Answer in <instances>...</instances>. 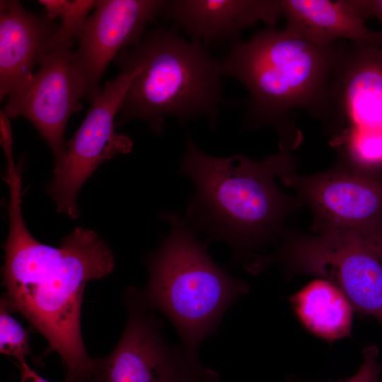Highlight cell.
Instances as JSON below:
<instances>
[{
	"instance_id": "cell-1",
	"label": "cell",
	"mask_w": 382,
	"mask_h": 382,
	"mask_svg": "<svg viewBox=\"0 0 382 382\" xmlns=\"http://www.w3.org/2000/svg\"><path fill=\"white\" fill-rule=\"evenodd\" d=\"M22 194L9 195V230L3 244L4 295L61 357L65 382H91L94 359L86 352L81 330L83 291L89 281L115 267L110 248L94 231L76 228L59 246L45 245L24 222Z\"/></svg>"
},
{
	"instance_id": "cell-2",
	"label": "cell",
	"mask_w": 382,
	"mask_h": 382,
	"mask_svg": "<svg viewBox=\"0 0 382 382\" xmlns=\"http://www.w3.org/2000/svg\"><path fill=\"white\" fill-rule=\"evenodd\" d=\"M290 151L261 161L244 155L216 157L205 154L188 138L180 173L192 182L187 221L207 241H222L236 256L282 239L284 222L303 206L283 192L276 179L295 171Z\"/></svg>"
},
{
	"instance_id": "cell-3",
	"label": "cell",
	"mask_w": 382,
	"mask_h": 382,
	"mask_svg": "<svg viewBox=\"0 0 382 382\" xmlns=\"http://www.w3.org/2000/svg\"><path fill=\"white\" fill-rule=\"evenodd\" d=\"M342 43H313L288 30L272 28L246 42H233L220 60L223 75L247 89L246 124L273 127L280 149L292 151L303 137L290 111L301 109L324 123L330 109L331 83Z\"/></svg>"
},
{
	"instance_id": "cell-4",
	"label": "cell",
	"mask_w": 382,
	"mask_h": 382,
	"mask_svg": "<svg viewBox=\"0 0 382 382\" xmlns=\"http://www.w3.org/2000/svg\"><path fill=\"white\" fill-rule=\"evenodd\" d=\"M122 69L139 66L120 109L118 125L146 120L161 133L165 117L185 122L206 117L214 127L222 100L220 60L197 41H187L173 29L157 28L120 52Z\"/></svg>"
},
{
	"instance_id": "cell-5",
	"label": "cell",
	"mask_w": 382,
	"mask_h": 382,
	"mask_svg": "<svg viewBox=\"0 0 382 382\" xmlns=\"http://www.w3.org/2000/svg\"><path fill=\"white\" fill-rule=\"evenodd\" d=\"M163 219L169 222L170 233L147 258L149 278L141 295L173 324L184 348L197 354L228 307L249 286L212 259L209 243L198 239L187 219L173 212Z\"/></svg>"
},
{
	"instance_id": "cell-6",
	"label": "cell",
	"mask_w": 382,
	"mask_h": 382,
	"mask_svg": "<svg viewBox=\"0 0 382 382\" xmlns=\"http://www.w3.org/2000/svg\"><path fill=\"white\" fill-rule=\"evenodd\" d=\"M277 257L293 273L317 276L335 285L354 310L382 326V228L303 235L286 231Z\"/></svg>"
},
{
	"instance_id": "cell-7",
	"label": "cell",
	"mask_w": 382,
	"mask_h": 382,
	"mask_svg": "<svg viewBox=\"0 0 382 382\" xmlns=\"http://www.w3.org/2000/svg\"><path fill=\"white\" fill-rule=\"evenodd\" d=\"M124 332L107 356L94 359L91 382H222L198 354L164 337L163 322L144 301L141 289H126Z\"/></svg>"
},
{
	"instance_id": "cell-8",
	"label": "cell",
	"mask_w": 382,
	"mask_h": 382,
	"mask_svg": "<svg viewBox=\"0 0 382 382\" xmlns=\"http://www.w3.org/2000/svg\"><path fill=\"white\" fill-rule=\"evenodd\" d=\"M310 207L315 233L382 228V172L359 168L340 156L330 168L280 178Z\"/></svg>"
},
{
	"instance_id": "cell-9",
	"label": "cell",
	"mask_w": 382,
	"mask_h": 382,
	"mask_svg": "<svg viewBox=\"0 0 382 382\" xmlns=\"http://www.w3.org/2000/svg\"><path fill=\"white\" fill-rule=\"evenodd\" d=\"M140 71L139 66L122 69L114 79L107 81L83 122L67 141L64 161L54 171L47 188L59 212L76 219L79 214L76 197L85 181L103 162L132 150L131 139L116 132L115 117L132 79Z\"/></svg>"
},
{
	"instance_id": "cell-10",
	"label": "cell",
	"mask_w": 382,
	"mask_h": 382,
	"mask_svg": "<svg viewBox=\"0 0 382 382\" xmlns=\"http://www.w3.org/2000/svg\"><path fill=\"white\" fill-rule=\"evenodd\" d=\"M167 1L99 0L81 27L72 51V64L84 96L93 101L102 92L100 81L109 62L138 43L146 26L163 15Z\"/></svg>"
},
{
	"instance_id": "cell-11",
	"label": "cell",
	"mask_w": 382,
	"mask_h": 382,
	"mask_svg": "<svg viewBox=\"0 0 382 382\" xmlns=\"http://www.w3.org/2000/svg\"><path fill=\"white\" fill-rule=\"evenodd\" d=\"M72 45L49 51L38 71L8 97L3 112L8 118L28 119L47 142L54 158V171L65 159L64 132L70 115L81 108L84 96L72 64Z\"/></svg>"
},
{
	"instance_id": "cell-12",
	"label": "cell",
	"mask_w": 382,
	"mask_h": 382,
	"mask_svg": "<svg viewBox=\"0 0 382 382\" xmlns=\"http://www.w3.org/2000/svg\"><path fill=\"white\" fill-rule=\"evenodd\" d=\"M343 44L331 83L326 125L339 132L382 129V48Z\"/></svg>"
},
{
	"instance_id": "cell-13",
	"label": "cell",
	"mask_w": 382,
	"mask_h": 382,
	"mask_svg": "<svg viewBox=\"0 0 382 382\" xmlns=\"http://www.w3.org/2000/svg\"><path fill=\"white\" fill-rule=\"evenodd\" d=\"M282 15L279 0L167 1L163 16L205 47L233 40L262 21L274 25Z\"/></svg>"
},
{
	"instance_id": "cell-14",
	"label": "cell",
	"mask_w": 382,
	"mask_h": 382,
	"mask_svg": "<svg viewBox=\"0 0 382 382\" xmlns=\"http://www.w3.org/2000/svg\"><path fill=\"white\" fill-rule=\"evenodd\" d=\"M59 26L25 10L18 1H0V98L20 89L49 52Z\"/></svg>"
},
{
	"instance_id": "cell-15",
	"label": "cell",
	"mask_w": 382,
	"mask_h": 382,
	"mask_svg": "<svg viewBox=\"0 0 382 382\" xmlns=\"http://www.w3.org/2000/svg\"><path fill=\"white\" fill-rule=\"evenodd\" d=\"M286 29L318 45L338 40L382 48L379 32L370 30L352 0H279Z\"/></svg>"
},
{
	"instance_id": "cell-16",
	"label": "cell",
	"mask_w": 382,
	"mask_h": 382,
	"mask_svg": "<svg viewBox=\"0 0 382 382\" xmlns=\"http://www.w3.org/2000/svg\"><path fill=\"white\" fill-rule=\"evenodd\" d=\"M301 323L318 337L333 341L349 335L354 308L333 284L316 279L290 298Z\"/></svg>"
},
{
	"instance_id": "cell-17",
	"label": "cell",
	"mask_w": 382,
	"mask_h": 382,
	"mask_svg": "<svg viewBox=\"0 0 382 382\" xmlns=\"http://www.w3.org/2000/svg\"><path fill=\"white\" fill-rule=\"evenodd\" d=\"M343 148L340 156L359 168L380 170L382 166V129H352L336 139Z\"/></svg>"
},
{
	"instance_id": "cell-18",
	"label": "cell",
	"mask_w": 382,
	"mask_h": 382,
	"mask_svg": "<svg viewBox=\"0 0 382 382\" xmlns=\"http://www.w3.org/2000/svg\"><path fill=\"white\" fill-rule=\"evenodd\" d=\"M12 312L3 294L0 300V352L18 363L25 360L31 351L28 334Z\"/></svg>"
},
{
	"instance_id": "cell-19",
	"label": "cell",
	"mask_w": 382,
	"mask_h": 382,
	"mask_svg": "<svg viewBox=\"0 0 382 382\" xmlns=\"http://www.w3.org/2000/svg\"><path fill=\"white\" fill-rule=\"evenodd\" d=\"M96 1L74 0L69 3L60 18L62 24L56 31L50 43L49 51L60 47L74 45L77 35L87 19L91 9Z\"/></svg>"
},
{
	"instance_id": "cell-20",
	"label": "cell",
	"mask_w": 382,
	"mask_h": 382,
	"mask_svg": "<svg viewBox=\"0 0 382 382\" xmlns=\"http://www.w3.org/2000/svg\"><path fill=\"white\" fill-rule=\"evenodd\" d=\"M379 350L376 345H371L363 351V363L358 371L342 382H382L380 379L381 365L378 361Z\"/></svg>"
},
{
	"instance_id": "cell-21",
	"label": "cell",
	"mask_w": 382,
	"mask_h": 382,
	"mask_svg": "<svg viewBox=\"0 0 382 382\" xmlns=\"http://www.w3.org/2000/svg\"><path fill=\"white\" fill-rule=\"evenodd\" d=\"M354 4L365 21L371 16H375L382 24V0H354ZM380 33L382 37V30Z\"/></svg>"
},
{
	"instance_id": "cell-22",
	"label": "cell",
	"mask_w": 382,
	"mask_h": 382,
	"mask_svg": "<svg viewBox=\"0 0 382 382\" xmlns=\"http://www.w3.org/2000/svg\"><path fill=\"white\" fill-rule=\"evenodd\" d=\"M40 4L44 6L45 16L50 20L54 21L57 18H60L64 11L69 1L67 0H40Z\"/></svg>"
},
{
	"instance_id": "cell-23",
	"label": "cell",
	"mask_w": 382,
	"mask_h": 382,
	"mask_svg": "<svg viewBox=\"0 0 382 382\" xmlns=\"http://www.w3.org/2000/svg\"><path fill=\"white\" fill-rule=\"evenodd\" d=\"M17 364L21 372L20 382H49L33 370L26 362V360Z\"/></svg>"
},
{
	"instance_id": "cell-24",
	"label": "cell",
	"mask_w": 382,
	"mask_h": 382,
	"mask_svg": "<svg viewBox=\"0 0 382 382\" xmlns=\"http://www.w3.org/2000/svg\"><path fill=\"white\" fill-rule=\"evenodd\" d=\"M381 371L382 373V365H381Z\"/></svg>"
}]
</instances>
